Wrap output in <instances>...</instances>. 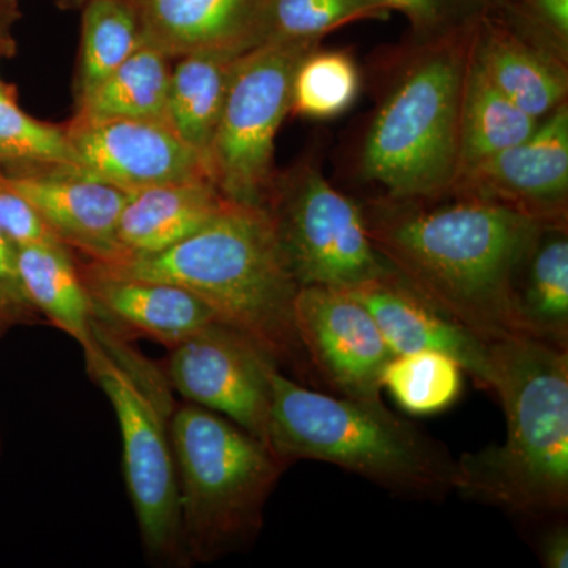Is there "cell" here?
Here are the masks:
<instances>
[{"label": "cell", "instance_id": "cell-2", "mask_svg": "<svg viewBox=\"0 0 568 568\" xmlns=\"http://www.w3.org/2000/svg\"><path fill=\"white\" fill-rule=\"evenodd\" d=\"M476 22L440 36H410L387 55L376 106L354 155L355 178L372 190L369 196L439 200L454 190Z\"/></svg>", "mask_w": 568, "mask_h": 568}, {"label": "cell", "instance_id": "cell-5", "mask_svg": "<svg viewBox=\"0 0 568 568\" xmlns=\"http://www.w3.org/2000/svg\"><path fill=\"white\" fill-rule=\"evenodd\" d=\"M267 446L284 465L331 463L409 499H443L454 489L455 459L435 437L383 402L306 387L271 372Z\"/></svg>", "mask_w": 568, "mask_h": 568}, {"label": "cell", "instance_id": "cell-28", "mask_svg": "<svg viewBox=\"0 0 568 568\" xmlns=\"http://www.w3.org/2000/svg\"><path fill=\"white\" fill-rule=\"evenodd\" d=\"M388 17L379 0H274L267 40L321 43L327 33L353 22Z\"/></svg>", "mask_w": 568, "mask_h": 568}, {"label": "cell", "instance_id": "cell-31", "mask_svg": "<svg viewBox=\"0 0 568 568\" xmlns=\"http://www.w3.org/2000/svg\"><path fill=\"white\" fill-rule=\"evenodd\" d=\"M409 22L410 36L435 37L473 24L491 13L503 0H379Z\"/></svg>", "mask_w": 568, "mask_h": 568}, {"label": "cell", "instance_id": "cell-22", "mask_svg": "<svg viewBox=\"0 0 568 568\" xmlns=\"http://www.w3.org/2000/svg\"><path fill=\"white\" fill-rule=\"evenodd\" d=\"M517 334L568 349V226H547L519 272Z\"/></svg>", "mask_w": 568, "mask_h": 568}, {"label": "cell", "instance_id": "cell-36", "mask_svg": "<svg viewBox=\"0 0 568 568\" xmlns=\"http://www.w3.org/2000/svg\"><path fill=\"white\" fill-rule=\"evenodd\" d=\"M55 2H58V6L63 10H78L81 9L88 0H55Z\"/></svg>", "mask_w": 568, "mask_h": 568}, {"label": "cell", "instance_id": "cell-33", "mask_svg": "<svg viewBox=\"0 0 568 568\" xmlns=\"http://www.w3.org/2000/svg\"><path fill=\"white\" fill-rule=\"evenodd\" d=\"M0 227L14 245L61 242L0 171Z\"/></svg>", "mask_w": 568, "mask_h": 568}, {"label": "cell", "instance_id": "cell-20", "mask_svg": "<svg viewBox=\"0 0 568 568\" xmlns=\"http://www.w3.org/2000/svg\"><path fill=\"white\" fill-rule=\"evenodd\" d=\"M17 268L37 313L81 345L85 358L99 353L92 301L69 246L62 242L17 245Z\"/></svg>", "mask_w": 568, "mask_h": 568}, {"label": "cell", "instance_id": "cell-11", "mask_svg": "<svg viewBox=\"0 0 568 568\" xmlns=\"http://www.w3.org/2000/svg\"><path fill=\"white\" fill-rule=\"evenodd\" d=\"M294 320L320 384L347 398L383 402L381 376L395 354L361 302L343 290L301 287Z\"/></svg>", "mask_w": 568, "mask_h": 568}, {"label": "cell", "instance_id": "cell-4", "mask_svg": "<svg viewBox=\"0 0 568 568\" xmlns=\"http://www.w3.org/2000/svg\"><path fill=\"white\" fill-rule=\"evenodd\" d=\"M491 386L506 440L455 459L454 489L526 518L568 507V349L514 334L489 342Z\"/></svg>", "mask_w": 568, "mask_h": 568}, {"label": "cell", "instance_id": "cell-14", "mask_svg": "<svg viewBox=\"0 0 568 568\" xmlns=\"http://www.w3.org/2000/svg\"><path fill=\"white\" fill-rule=\"evenodd\" d=\"M63 245L97 263L123 260L118 224L129 194L73 163L0 166Z\"/></svg>", "mask_w": 568, "mask_h": 568}, {"label": "cell", "instance_id": "cell-13", "mask_svg": "<svg viewBox=\"0 0 568 568\" xmlns=\"http://www.w3.org/2000/svg\"><path fill=\"white\" fill-rule=\"evenodd\" d=\"M73 163L126 193L209 179L201 153L168 123L144 119H85L65 125Z\"/></svg>", "mask_w": 568, "mask_h": 568}, {"label": "cell", "instance_id": "cell-7", "mask_svg": "<svg viewBox=\"0 0 568 568\" xmlns=\"http://www.w3.org/2000/svg\"><path fill=\"white\" fill-rule=\"evenodd\" d=\"M95 335L100 351L85 362L118 417L123 473L142 541L156 558H179L181 503L168 422V381L111 328L97 323Z\"/></svg>", "mask_w": 568, "mask_h": 568}, {"label": "cell", "instance_id": "cell-12", "mask_svg": "<svg viewBox=\"0 0 568 568\" xmlns=\"http://www.w3.org/2000/svg\"><path fill=\"white\" fill-rule=\"evenodd\" d=\"M450 194L491 201L545 226H568V100L525 141L459 175Z\"/></svg>", "mask_w": 568, "mask_h": 568}, {"label": "cell", "instance_id": "cell-24", "mask_svg": "<svg viewBox=\"0 0 568 568\" xmlns=\"http://www.w3.org/2000/svg\"><path fill=\"white\" fill-rule=\"evenodd\" d=\"M173 59L148 41L110 77L77 103L85 119H144L166 122L168 88Z\"/></svg>", "mask_w": 568, "mask_h": 568}, {"label": "cell", "instance_id": "cell-21", "mask_svg": "<svg viewBox=\"0 0 568 568\" xmlns=\"http://www.w3.org/2000/svg\"><path fill=\"white\" fill-rule=\"evenodd\" d=\"M242 55L227 51H194L173 61L166 122L185 144L204 156L205 163Z\"/></svg>", "mask_w": 568, "mask_h": 568}, {"label": "cell", "instance_id": "cell-27", "mask_svg": "<svg viewBox=\"0 0 568 568\" xmlns=\"http://www.w3.org/2000/svg\"><path fill=\"white\" fill-rule=\"evenodd\" d=\"M463 376L465 369L454 357L425 349L394 355L384 368L381 386L406 413L433 416L457 402Z\"/></svg>", "mask_w": 568, "mask_h": 568}, {"label": "cell", "instance_id": "cell-1", "mask_svg": "<svg viewBox=\"0 0 568 568\" xmlns=\"http://www.w3.org/2000/svg\"><path fill=\"white\" fill-rule=\"evenodd\" d=\"M361 203L373 245L425 301L487 342L517 334L515 287L545 224L463 194Z\"/></svg>", "mask_w": 568, "mask_h": 568}, {"label": "cell", "instance_id": "cell-15", "mask_svg": "<svg viewBox=\"0 0 568 568\" xmlns=\"http://www.w3.org/2000/svg\"><path fill=\"white\" fill-rule=\"evenodd\" d=\"M365 306L395 355L439 351L454 357L478 386H491L489 342L444 315L409 286L396 271L349 287Z\"/></svg>", "mask_w": 568, "mask_h": 568}, {"label": "cell", "instance_id": "cell-35", "mask_svg": "<svg viewBox=\"0 0 568 568\" xmlns=\"http://www.w3.org/2000/svg\"><path fill=\"white\" fill-rule=\"evenodd\" d=\"M20 17L18 0H0V62L14 54L13 28Z\"/></svg>", "mask_w": 568, "mask_h": 568}, {"label": "cell", "instance_id": "cell-6", "mask_svg": "<svg viewBox=\"0 0 568 568\" xmlns=\"http://www.w3.org/2000/svg\"><path fill=\"white\" fill-rule=\"evenodd\" d=\"M183 555L209 562L256 536L286 465L222 414L179 407L170 420Z\"/></svg>", "mask_w": 568, "mask_h": 568}, {"label": "cell", "instance_id": "cell-17", "mask_svg": "<svg viewBox=\"0 0 568 568\" xmlns=\"http://www.w3.org/2000/svg\"><path fill=\"white\" fill-rule=\"evenodd\" d=\"M148 43L168 58L194 51L245 54L267 40L274 0H132Z\"/></svg>", "mask_w": 568, "mask_h": 568}, {"label": "cell", "instance_id": "cell-30", "mask_svg": "<svg viewBox=\"0 0 568 568\" xmlns=\"http://www.w3.org/2000/svg\"><path fill=\"white\" fill-rule=\"evenodd\" d=\"M495 13L519 36L568 63V0H503Z\"/></svg>", "mask_w": 568, "mask_h": 568}, {"label": "cell", "instance_id": "cell-32", "mask_svg": "<svg viewBox=\"0 0 568 568\" xmlns=\"http://www.w3.org/2000/svg\"><path fill=\"white\" fill-rule=\"evenodd\" d=\"M40 317L22 290L17 268V245L0 227V336L20 325L39 323Z\"/></svg>", "mask_w": 568, "mask_h": 568}, {"label": "cell", "instance_id": "cell-23", "mask_svg": "<svg viewBox=\"0 0 568 568\" xmlns=\"http://www.w3.org/2000/svg\"><path fill=\"white\" fill-rule=\"evenodd\" d=\"M537 123V119L497 91L470 52L459 114L457 179L495 153L525 141Z\"/></svg>", "mask_w": 568, "mask_h": 568}, {"label": "cell", "instance_id": "cell-16", "mask_svg": "<svg viewBox=\"0 0 568 568\" xmlns=\"http://www.w3.org/2000/svg\"><path fill=\"white\" fill-rule=\"evenodd\" d=\"M97 321L174 347L215 323L212 310L178 284L118 274L89 260L78 265Z\"/></svg>", "mask_w": 568, "mask_h": 568}, {"label": "cell", "instance_id": "cell-10", "mask_svg": "<svg viewBox=\"0 0 568 568\" xmlns=\"http://www.w3.org/2000/svg\"><path fill=\"white\" fill-rule=\"evenodd\" d=\"M274 361L230 325H207L171 347L168 381L193 405L222 414L267 444Z\"/></svg>", "mask_w": 568, "mask_h": 568}, {"label": "cell", "instance_id": "cell-18", "mask_svg": "<svg viewBox=\"0 0 568 568\" xmlns=\"http://www.w3.org/2000/svg\"><path fill=\"white\" fill-rule=\"evenodd\" d=\"M474 62L489 82L530 118L544 119L568 100V63L515 32L491 11L477 20Z\"/></svg>", "mask_w": 568, "mask_h": 568}, {"label": "cell", "instance_id": "cell-19", "mask_svg": "<svg viewBox=\"0 0 568 568\" xmlns=\"http://www.w3.org/2000/svg\"><path fill=\"white\" fill-rule=\"evenodd\" d=\"M227 203L209 179L130 193L118 224L123 260L178 245L211 222Z\"/></svg>", "mask_w": 568, "mask_h": 568}, {"label": "cell", "instance_id": "cell-8", "mask_svg": "<svg viewBox=\"0 0 568 568\" xmlns=\"http://www.w3.org/2000/svg\"><path fill=\"white\" fill-rule=\"evenodd\" d=\"M264 209L298 287L349 290L392 271L373 245L361 201L336 189L310 156L276 174Z\"/></svg>", "mask_w": 568, "mask_h": 568}, {"label": "cell", "instance_id": "cell-3", "mask_svg": "<svg viewBox=\"0 0 568 568\" xmlns=\"http://www.w3.org/2000/svg\"><path fill=\"white\" fill-rule=\"evenodd\" d=\"M103 265L118 274L185 287L282 372L305 386L320 384L295 328L294 302L301 287L284 264L265 209L230 201L178 245Z\"/></svg>", "mask_w": 568, "mask_h": 568}, {"label": "cell", "instance_id": "cell-29", "mask_svg": "<svg viewBox=\"0 0 568 568\" xmlns=\"http://www.w3.org/2000/svg\"><path fill=\"white\" fill-rule=\"evenodd\" d=\"M32 163H73L65 125L32 118L14 85L0 80V166Z\"/></svg>", "mask_w": 568, "mask_h": 568}, {"label": "cell", "instance_id": "cell-25", "mask_svg": "<svg viewBox=\"0 0 568 568\" xmlns=\"http://www.w3.org/2000/svg\"><path fill=\"white\" fill-rule=\"evenodd\" d=\"M80 10L77 103L99 88L144 41L132 0H88Z\"/></svg>", "mask_w": 568, "mask_h": 568}, {"label": "cell", "instance_id": "cell-34", "mask_svg": "<svg viewBox=\"0 0 568 568\" xmlns=\"http://www.w3.org/2000/svg\"><path fill=\"white\" fill-rule=\"evenodd\" d=\"M540 559L547 568H567L568 567V529L566 523H559L558 526L545 532L541 538Z\"/></svg>", "mask_w": 568, "mask_h": 568}, {"label": "cell", "instance_id": "cell-26", "mask_svg": "<svg viewBox=\"0 0 568 568\" xmlns=\"http://www.w3.org/2000/svg\"><path fill=\"white\" fill-rule=\"evenodd\" d=\"M364 77L346 50L316 47L306 52L294 73L290 115L308 121H331L354 106Z\"/></svg>", "mask_w": 568, "mask_h": 568}, {"label": "cell", "instance_id": "cell-9", "mask_svg": "<svg viewBox=\"0 0 568 568\" xmlns=\"http://www.w3.org/2000/svg\"><path fill=\"white\" fill-rule=\"evenodd\" d=\"M320 44L267 40L239 59L207 152L209 178L231 203L267 204L278 174L276 134L290 115L294 73Z\"/></svg>", "mask_w": 568, "mask_h": 568}]
</instances>
